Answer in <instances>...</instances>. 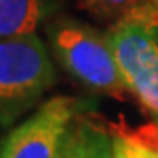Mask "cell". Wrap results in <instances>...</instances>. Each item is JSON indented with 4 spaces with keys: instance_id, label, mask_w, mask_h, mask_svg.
<instances>
[{
    "instance_id": "1",
    "label": "cell",
    "mask_w": 158,
    "mask_h": 158,
    "mask_svg": "<svg viewBox=\"0 0 158 158\" xmlns=\"http://www.w3.org/2000/svg\"><path fill=\"white\" fill-rule=\"evenodd\" d=\"M50 48L59 65L86 88L124 99L128 88L122 80L109 36L95 27L67 15L46 23Z\"/></svg>"
},
{
    "instance_id": "2",
    "label": "cell",
    "mask_w": 158,
    "mask_h": 158,
    "mask_svg": "<svg viewBox=\"0 0 158 158\" xmlns=\"http://www.w3.org/2000/svg\"><path fill=\"white\" fill-rule=\"evenodd\" d=\"M55 84V67L38 35L0 38V126H12Z\"/></svg>"
},
{
    "instance_id": "3",
    "label": "cell",
    "mask_w": 158,
    "mask_h": 158,
    "mask_svg": "<svg viewBox=\"0 0 158 158\" xmlns=\"http://www.w3.org/2000/svg\"><path fill=\"white\" fill-rule=\"evenodd\" d=\"M107 36L128 94L158 126V12L122 19Z\"/></svg>"
},
{
    "instance_id": "4",
    "label": "cell",
    "mask_w": 158,
    "mask_h": 158,
    "mask_svg": "<svg viewBox=\"0 0 158 158\" xmlns=\"http://www.w3.org/2000/svg\"><path fill=\"white\" fill-rule=\"evenodd\" d=\"M78 114L76 99L69 95L48 99L0 141V158H63Z\"/></svg>"
},
{
    "instance_id": "5",
    "label": "cell",
    "mask_w": 158,
    "mask_h": 158,
    "mask_svg": "<svg viewBox=\"0 0 158 158\" xmlns=\"http://www.w3.org/2000/svg\"><path fill=\"white\" fill-rule=\"evenodd\" d=\"M61 0H0V38L36 35V29L57 15Z\"/></svg>"
},
{
    "instance_id": "6",
    "label": "cell",
    "mask_w": 158,
    "mask_h": 158,
    "mask_svg": "<svg viewBox=\"0 0 158 158\" xmlns=\"http://www.w3.org/2000/svg\"><path fill=\"white\" fill-rule=\"evenodd\" d=\"M63 158H114L110 130L86 114H78L67 137Z\"/></svg>"
},
{
    "instance_id": "7",
    "label": "cell",
    "mask_w": 158,
    "mask_h": 158,
    "mask_svg": "<svg viewBox=\"0 0 158 158\" xmlns=\"http://www.w3.org/2000/svg\"><path fill=\"white\" fill-rule=\"evenodd\" d=\"M84 12L99 21L118 23L122 19L156 14L158 6L154 0H78Z\"/></svg>"
},
{
    "instance_id": "8",
    "label": "cell",
    "mask_w": 158,
    "mask_h": 158,
    "mask_svg": "<svg viewBox=\"0 0 158 158\" xmlns=\"http://www.w3.org/2000/svg\"><path fill=\"white\" fill-rule=\"evenodd\" d=\"M114 158H158V143L143 128L128 130L126 126H110Z\"/></svg>"
},
{
    "instance_id": "9",
    "label": "cell",
    "mask_w": 158,
    "mask_h": 158,
    "mask_svg": "<svg viewBox=\"0 0 158 158\" xmlns=\"http://www.w3.org/2000/svg\"><path fill=\"white\" fill-rule=\"evenodd\" d=\"M145 130L149 131V135H151V137H152L156 143H158V126H156V124H152V122H151L149 126H145Z\"/></svg>"
},
{
    "instance_id": "10",
    "label": "cell",
    "mask_w": 158,
    "mask_h": 158,
    "mask_svg": "<svg viewBox=\"0 0 158 158\" xmlns=\"http://www.w3.org/2000/svg\"><path fill=\"white\" fill-rule=\"evenodd\" d=\"M154 2H156V6H158V0H154Z\"/></svg>"
}]
</instances>
